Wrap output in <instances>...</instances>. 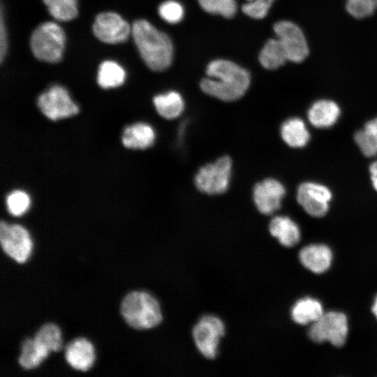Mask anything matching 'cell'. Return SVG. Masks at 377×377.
Masks as SVG:
<instances>
[{
	"mask_svg": "<svg viewBox=\"0 0 377 377\" xmlns=\"http://www.w3.org/2000/svg\"><path fill=\"white\" fill-rule=\"evenodd\" d=\"M65 359L73 369L86 371L92 367L95 360L94 346L85 338L75 339L66 347Z\"/></svg>",
	"mask_w": 377,
	"mask_h": 377,
	"instance_id": "5bb4252c",
	"label": "cell"
},
{
	"mask_svg": "<svg viewBox=\"0 0 377 377\" xmlns=\"http://www.w3.org/2000/svg\"><path fill=\"white\" fill-rule=\"evenodd\" d=\"M341 115L339 105L330 99L315 101L307 111L309 122L316 128H328L334 125Z\"/></svg>",
	"mask_w": 377,
	"mask_h": 377,
	"instance_id": "9a60e30c",
	"label": "cell"
},
{
	"mask_svg": "<svg viewBox=\"0 0 377 377\" xmlns=\"http://www.w3.org/2000/svg\"><path fill=\"white\" fill-rule=\"evenodd\" d=\"M159 15L168 23L176 24L182 20L184 16L182 6L173 0L163 2L158 7Z\"/></svg>",
	"mask_w": 377,
	"mask_h": 377,
	"instance_id": "f546056e",
	"label": "cell"
},
{
	"mask_svg": "<svg viewBox=\"0 0 377 377\" xmlns=\"http://www.w3.org/2000/svg\"><path fill=\"white\" fill-rule=\"evenodd\" d=\"M377 142V117L369 120L363 128Z\"/></svg>",
	"mask_w": 377,
	"mask_h": 377,
	"instance_id": "836d02e7",
	"label": "cell"
},
{
	"mask_svg": "<svg viewBox=\"0 0 377 377\" xmlns=\"http://www.w3.org/2000/svg\"><path fill=\"white\" fill-rule=\"evenodd\" d=\"M50 15L56 20L68 22L77 15V0H43Z\"/></svg>",
	"mask_w": 377,
	"mask_h": 377,
	"instance_id": "d4e9b609",
	"label": "cell"
},
{
	"mask_svg": "<svg viewBox=\"0 0 377 377\" xmlns=\"http://www.w3.org/2000/svg\"><path fill=\"white\" fill-rule=\"evenodd\" d=\"M207 77L200 82L206 94L223 101H235L242 98L250 85V74L237 64L226 59H215L207 66Z\"/></svg>",
	"mask_w": 377,
	"mask_h": 377,
	"instance_id": "6da1fadb",
	"label": "cell"
},
{
	"mask_svg": "<svg viewBox=\"0 0 377 377\" xmlns=\"http://www.w3.org/2000/svg\"><path fill=\"white\" fill-rule=\"evenodd\" d=\"M131 34L142 59L151 70L163 71L170 66L173 46L167 34L145 20L134 22Z\"/></svg>",
	"mask_w": 377,
	"mask_h": 377,
	"instance_id": "7a4b0ae2",
	"label": "cell"
},
{
	"mask_svg": "<svg viewBox=\"0 0 377 377\" xmlns=\"http://www.w3.org/2000/svg\"><path fill=\"white\" fill-rule=\"evenodd\" d=\"M92 31L100 41L108 44L125 42L132 34V27L118 13L103 12L94 20Z\"/></svg>",
	"mask_w": 377,
	"mask_h": 377,
	"instance_id": "8fae6325",
	"label": "cell"
},
{
	"mask_svg": "<svg viewBox=\"0 0 377 377\" xmlns=\"http://www.w3.org/2000/svg\"><path fill=\"white\" fill-rule=\"evenodd\" d=\"M285 194V186L280 181L267 178L253 186V200L259 212L270 215L280 209Z\"/></svg>",
	"mask_w": 377,
	"mask_h": 377,
	"instance_id": "4fadbf2b",
	"label": "cell"
},
{
	"mask_svg": "<svg viewBox=\"0 0 377 377\" xmlns=\"http://www.w3.org/2000/svg\"><path fill=\"white\" fill-rule=\"evenodd\" d=\"M66 36L63 29L54 22L39 24L32 32L30 47L34 57L47 63L59 62L65 48Z\"/></svg>",
	"mask_w": 377,
	"mask_h": 377,
	"instance_id": "277c9868",
	"label": "cell"
},
{
	"mask_svg": "<svg viewBox=\"0 0 377 377\" xmlns=\"http://www.w3.org/2000/svg\"><path fill=\"white\" fill-rule=\"evenodd\" d=\"M288 60L287 54L280 40L269 39L259 54V61L266 69L275 70Z\"/></svg>",
	"mask_w": 377,
	"mask_h": 377,
	"instance_id": "cb8c5ba5",
	"label": "cell"
},
{
	"mask_svg": "<svg viewBox=\"0 0 377 377\" xmlns=\"http://www.w3.org/2000/svg\"><path fill=\"white\" fill-rule=\"evenodd\" d=\"M346 10L358 19L367 17L377 8V0H346Z\"/></svg>",
	"mask_w": 377,
	"mask_h": 377,
	"instance_id": "f1b7e54d",
	"label": "cell"
},
{
	"mask_svg": "<svg viewBox=\"0 0 377 377\" xmlns=\"http://www.w3.org/2000/svg\"><path fill=\"white\" fill-rule=\"evenodd\" d=\"M6 205L10 214L20 216L29 209L31 205L30 197L24 191L15 190L6 196Z\"/></svg>",
	"mask_w": 377,
	"mask_h": 377,
	"instance_id": "4316f807",
	"label": "cell"
},
{
	"mask_svg": "<svg viewBox=\"0 0 377 377\" xmlns=\"http://www.w3.org/2000/svg\"><path fill=\"white\" fill-rule=\"evenodd\" d=\"M50 351L33 339H25L21 345L19 364L24 369L37 367L49 355Z\"/></svg>",
	"mask_w": 377,
	"mask_h": 377,
	"instance_id": "7402d4cb",
	"label": "cell"
},
{
	"mask_svg": "<svg viewBox=\"0 0 377 377\" xmlns=\"http://www.w3.org/2000/svg\"><path fill=\"white\" fill-rule=\"evenodd\" d=\"M198 2L206 12L226 18L232 17L237 11L235 0H198Z\"/></svg>",
	"mask_w": 377,
	"mask_h": 377,
	"instance_id": "83f0119b",
	"label": "cell"
},
{
	"mask_svg": "<svg viewBox=\"0 0 377 377\" xmlns=\"http://www.w3.org/2000/svg\"><path fill=\"white\" fill-rule=\"evenodd\" d=\"M270 234L284 246L296 245L301 238L298 225L287 216H276L269 225Z\"/></svg>",
	"mask_w": 377,
	"mask_h": 377,
	"instance_id": "ac0fdd59",
	"label": "cell"
},
{
	"mask_svg": "<svg viewBox=\"0 0 377 377\" xmlns=\"http://www.w3.org/2000/svg\"><path fill=\"white\" fill-rule=\"evenodd\" d=\"M242 6L244 14L254 19H262L266 16L274 0H247Z\"/></svg>",
	"mask_w": 377,
	"mask_h": 377,
	"instance_id": "1f68e13d",
	"label": "cell"
},
{
	"mask_svg": "<svg viewBox=\"0 0 377 377\" xmlns=\"http://www.w3.org/2000/svg\"><path fill=\"white\" fill-rule=\"evenodd\" d=\"M0 243L4 253L19 263L28 259L32 249V241L27 229L3 221L0 223Z\"/></svg>",
	"mask_w": 377,
	"mask_h": 377,
	"instance_id": "9c48e42d",
	"label": "cell"
},
{
	"mask_svg": "<svg viewBox=\"0 0 377 377\" xmlns=\"http://www.w3.org/2000/svg\"><path fill=\"white\" fill-rule=\"evenodd\" d=\"M232 170V158L227 155L199 168L194 178L197 189L214 195L224 193L229 187Z\"/></svg>",
	"mask_w": 377,
	"mask_h": 377,
	"instance_id": "5b68a950",
	"label": "cell"
},
{
	"mask_svg": "<svg viewBox=\"0 0 377 377\" xmlns=\"http://www.w3.org/2000/svg\"><path fill=\"white\" fill-rule=\"evenodd\" d=\"M37 105L43 114L52 121L73 117L79 112L68 91L60 85H53L40 94Z\"/></svg>",
	"mask_w": 377,
	"mask_h": 377,
	"instance_id": "52a82bcc",
	"label": "cell"
},
{
	"mask_svg": "<svg viewBox=\"0 0 377 377\" xmlns=\"http://www.w3.org/2000/svg\"><path fill=\"white\" fill-rule=\"evenodd\" d=\"M371 310H372V312L374 313V316L377 318V295H376V297L375 298V300H374V304L372 306Z\"/></svg>",
	"mask_w": 377,
	"mask_h": 377,
	"instance_id": "d590c367",
	"label": "cell"
},
{
	"mask_svg": "<svg viewBox=\"0 0 377 377\" xmlns=\"http://www.w3.org/2000/svg\"><path fill=\"white\" fill-rule=\"evenodd\" d=\"M354 140L366 157H374L377 155V142L364 128L355 133Z\"/></svg>",
	"mask_w": 377,
	"mask_h": 377,
	"instance_id": "4dcf8cb0",
	"label": "cell"
},
{
	"mask_svg": "<svg viewBox=\"0 0 377 377\" xmlns=\"http://www.w3.org/2000/svg\"><path fill=\"white\" fill-rule=\"evenodd\" d=\"M153 104L158 114L169 120L178 118L183 113L185 107L182 96L175 91L155 96Z\"/></svg>",
	"mask_w": 377,
	"mask_h": 377,
	"instance_id": "ffe728a7",
	"label": "cell"
},
{
	"mask_svg": "<svg viewBox=\"0 0 377 377\" xmlns=\"http://www.w3.org/2000/svg\"><path fill=\"white\" fill-rule=\"evenodd\" d=\"M225 325L217 316L206 315L200 318L193 328L192 336L199 352L206 358L214 359L218 352Z\"/></svg>",
	"mask_w": 377,
	"mask_h": 377,
	"instance_id": "ba28073f",
	"label": "cell"
},
{
	"mask_svg": "<svg viewBox=\"0 0 377 377\" xmlns=\"http://www.w3.org/2000/svg\"><path fill=\"white\" fill-rule=\"evenodd\" d=\"M273 29L285 49L288 60L300 63L307 57L309 46L303 31L296 24L281 20L275 23Z\"/></svg>",
	"mask_w": 377,
	"mask_h": 377,
	"instance_id": "7c38bea8",
	"label": "cell"
},
{
	"mask_svg": "<svg viewBox=\"0 0 377 377\" xmlns=\"http://www.w3.org/2000/svg\"><path fill=\"white\" fill-rule=\"evenodd\" d=\"M283 141L290 147L302 148L310 140V133L305 122L299 117L285 120L280 127Z\"/></svg>",
	"mask_w": 377,
	"mask_h": 377,
	"instance_id": "d6986e66",
	"label": "cell"
},
{
	"mask_svg": "<svg viewBox=\"0 0 377 377\" xmlns=\"http://www.w3.org/2000/svg\"><path fill=\"white\" fill-rule=\"evenodd\" d=\"M120 313L125 322L136 330L156 327L163 319L158 301L145 291H132L122 300Z\"/></svg>",
	"mask_w": 377,
	"mask_h": 377,
	"instance_id": "3957f363",
	"label": "cell"
},
{
	"mask_svg": "<svg viewBox=\"0 0 377 377\" xmlns=\"http://www.w3.org/2000/svg\"><path fill=\"white\" fill-rule=\"evenodd\" d=\"M348 332V320L341 312L331 311L323 314L309 330V338L316 343L329 341L337 347L342 346Z\"/></svg>",
	"mask_w": 377,
	"mask_h": 377,
	"instance_id": "8992f818",
	"label": "cell"
},
{
	"mask_svg": "<svg viewBox=\"0 0 377 377\" xmlns=\"http://www.w3.org/2000/svg\"><path fill=\"white\" fill-rule=\"evenodd\" d=\"M34 338L43 345L50 352H57L61 348V331L53 323H46L42 325Z\"/></svg>",
	"mask_w": 377,
	"mask_h": 377,
	"instance_id": "484cf974",
	"label": "cell"
},
{
	"mask_svg": "<svg viewBox=\"0 0 377 377\" xmlns=\"http://www.w3.org/2000/svg\"><path fill=\"white\" fill-rule=\"evenodd\" d=\"M8 49V36L3 18V7L1 6L0 12V61L3 62Z\"/></svg>",
	"mask_w": 377,
	"mask_h": 377,
	"instance_id": "d6a6232c",
	"label": "cell"
},
{
	"mask_svg": "<svg viewBox=\"0 0 377 377\" xmlns=\"http://www.w3.org/2000/svg\"><path fill=\"white\" fill-rule=\"evenodd\" d=\"M126 76V71L120 64L112 60H105L99 65L97 82L105 89L118 87L124 82Z\"/></svg>",
	"mask_w": 377,
	"mask_h": 377,
	"instance_id": "603a6c76",
	"label": "cell"
},
{
	"mask_svg": "<svg viewBox=\"0 0 377 377\" xmlns=\"http://www.w3.org/2000/svg\"><path fill=\"white\" fill-rule=\"evenodd\" d=\"M332 199L330 189L320 183L304 182L297 190V201L303 209L313 217L324 216Z\"/></svg>",
	"mask_w": 377,
	"mask_h": 377,
	"instance_id": "30bf717a",
	"label": "cell"
},
{
	"mask_svg": "<svg viewBox=\"0 0 377 377\" xmlns=\"http://www.w3.org/2000/svg\"><path fill=\"white\" fill-rule=\"evenodd\" d=\"M154 128L145 122H137L126 126L121 135L122 145L128 149H145L154 143Z\"/></svg>",
	"mask_w": 377,
	"mask_h": 377,
	"instance_id": "e0dca14e",
	"label": "cell"
},
{
	"mask_svg": "<svg viewBox=\"0 0 377 377\" xmlns=\"http://www.w3.org/2000/svg\"><path fill=\"white\" fill-rule=\"evenodd\" d=\"M323 313L318 300L306 297L295 302L291 309V317L297 324L307 325L316 321Z\"/></svg>",
	"mask_w": 377,
	"mask_h": 377,
	"instance_id": "44dd1931",
	"label": "cell"
},
{
	"mask_svg": "<svg viewBox=\"0 0 377 377\" xmlns=\"http://www.w3.org/2000/svg\"><path fill=\"white\" fill-rule=\"evenodd\" d=\"M299 258L306 269L313 273L321 274L330 267L332 253L325 244H309L300 250Z\"/></svg>",
	"mask_w": 377,
	"mask_h": 377,
	"instance_id": "2e32d148",
	"label": "cell"
},
{
	"mask_svg": "<svg viewBox=\"0 0 377 377\" xmlns=\"http://www.w3.org/2000/svg\"><path fill=\"white\" fill-rule=\"evenodd\" d=\"M369 170L372 186L375 191H377V160L370 164Z\"/></svg>",
	"mask_w": 377,
	"mask_h": 377,
	"instance_id": "e575fe53",
	"label": "cell"
}]
</instances>
